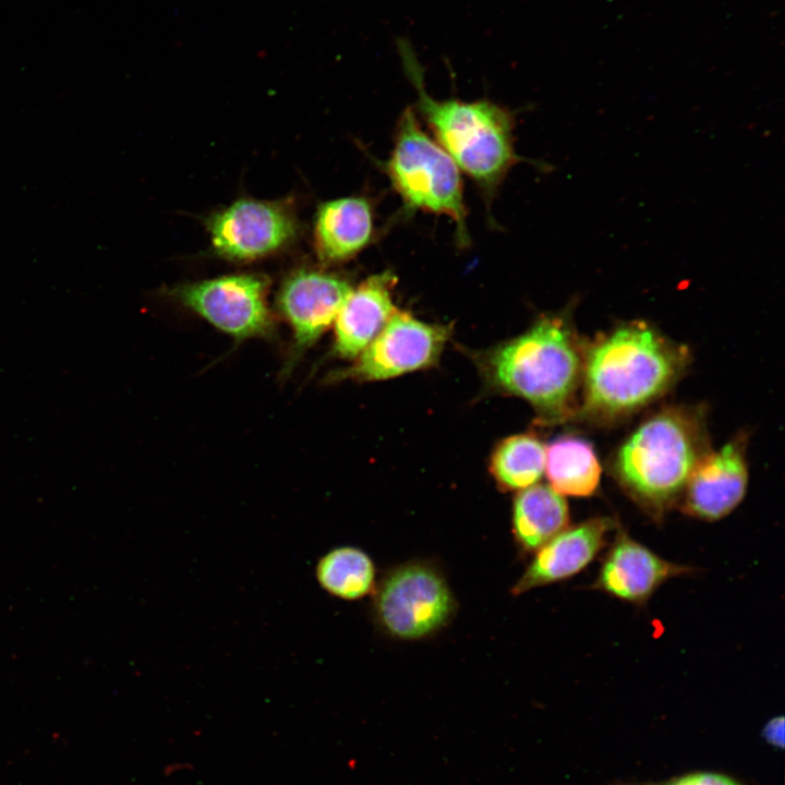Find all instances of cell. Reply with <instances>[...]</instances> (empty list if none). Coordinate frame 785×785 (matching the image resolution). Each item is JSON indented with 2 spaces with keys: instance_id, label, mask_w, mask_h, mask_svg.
Instances as JSON below:
<instances>
[{
  "instance_id": "cell-1",
  "label": "cell",
  "mask_w": 785,
  "mask_h": 785,
  "mask_svg": "<svg viewBox=\"0 0 785 785\" xmlns=\"http://www.w3.org/2000/svg\"><path fill=\"white\" fill-rule=\"evenodd\" d=\"M396 45L403 70L416 92V109L437 143L491 197L509 169L521 160L514 146L512 114L487 99L433 98L424 88L423 68L409 40L397 38Z\"/></svg>"
},
{
  "instance_id": "cell-2",
  "label": "cell",
  "mask_w": 785,
  "mask_h": 785,
  "mask_svg": "<svg viewBox=\"0 0 785 785\" xmlns=\"http://www.w3.org/2000/svg\"><path fill=\"white\" fill-rule=\"evenodd\" d=\"M478 364L491 387L526 399L547 421L567 415L583 367L561 315L541 317L523 334L481 353Z\"/></svg>"
},
{
  "instance_id": "cell-3",
  "label": "cell",
  "mask_w": 785,
  "mask_h": 785,
  "mask_svg": "<svg viewBox=\"0 0 785 785\" xmlns=\"http://www.w3.org/2000/svg\"><path fill=\"white\" fill-rule=\"evenodd\" d=\"M684 359L679 348L645 324L617 328L583 361L585 412L611 418L649 403L675 382Z\"/></svg>"
},
{
  "instance_id": "cell-4",
  "label": "cell",
  "mask_w": 785,
  "mask_h": 785,
  "mask_svg": "<svg viewBox=\"0 0 785 785\" xmlns=\"http://www.w3.org/2000/svg\"><path fill=\"white\" fill-rule=\"evenodd\" d=\"M704 455L696 422L684 411L671 409L637 427L620 446L614 467L628 494L660 515L683 495Z\"/></svg>"
},
{
  "instance_id": "cell-5",
  "label": "cell",
  "mask_w": 785,
  "mask_h": 785,
  "mask_svg": "<svg viewBox=\"0 0 785 785\" xmlns=\"http://www.w3.org/2000/svg\"><path fill=\"white\" fill-rule=\"evenodd\" d=\"M459 170L444 148L422 130L413 108H407L384 171L407 213L421 210L449 217L455 222L456 240L464 247L470 235Z\"/></svg>"
},
{
  "instance_id": "cell-6",
  "label": "cell",
  "mask_w": 785,
  "mask_h": 785,
  "mask_svg": "<svg viewBox=\"0 0 785 785\" xmlns=\"http://www.w3.org/2000/svg\"><path fill=\"white\" fill-rule=\"evenodd\" d=\"M456 602L443 575L424 563H407L381 581L374 601L378 624L391 637L418 640L452 617Z\"/></svg>"
},
{
  "instance_id": "cell-7",
  "label": "cell",
  "mask_w": 785,
  "mask_h": 785,
  "mask_svg": "<svg viewBox=\"0 0 785 785\" xmlns=\"http://www.w3.org/2000/svg\"><path fill=\"white\" fill-rule=\"evenodd\" d=\"M171 295L237 340L274 333L267 281L258 275H228L186 283L174 288Z\"/></svg>"
},
{
  "instance_id": "cell-8",
  "label": "cell",
  "mask_w": 785,
  "mask_h": 785,
  "mask_svg": "<svg viewBox=\"0 0 785 785\" xmlns=\"http://www.w3.org/2000/svg\"><path fill=\"white\" fill-rule=\"evenodd\" d=\"M451 333L450 326L428 324L396 309L384 328L336 374L338 381H382L436 364Z\"/></svg>"
},
{
  "instance_id": "cell-9",
  "label": "cell",
  "mask_w": 785,
  "mask_h": 785,
  "mask_svg": "<svg viewBox=\"0 0 785 785\" xmlns=\"http://www.w3.org/2000/svg\"><path fill=\"white\" fill-rule=\"evenodd\" d=\"M207 228L219 255L253 261L286 246L297 233V221L281 203L243 198L213 214Z\"/></svg>"
},
{
  "instance_id": "cell-10",
  "label": "cell",
  "mask_w": 785,
  "mask_h": 785,
  "mask_svg": "<svg viewBox=\"0 0 785 785\" xmlns=\"http://www.w3.org/2000/svg\"><path fill=\"white\" fill-rule=\"evenodd\" d=\"M351 290L345 278L315 269H300L282 282L277 305L293 340L287 371L334 324Z\"/></svg>"
},
{
  "instance_id": "cell-11",
  "label": "cell",
  "mask_w": 785,
  "mask_h": 785,
  "mask_svg": "<svg viewBox=\"0 0 785 785\" xmlns=\"http://www.w3.org/2000/svg\"><path fill=\"white\" fill-rule=\"evenodd\" d=\"M748 471L740 443L730 442L704 455L684 490L685 512L714 521L732 512L742 500Z\"/></svg>"
},
{
  "instance_id": "cell-12",
  "label": "cell",
  "mask_w": 785,
  "mask_h": 785,
  "mask_svg": "<svg viewBox=\"0 0 785 785\" xmlns=\"http://www.w3.org/2000/svg\"><path fill=\"white\" fill-rule=\"evenodd\" d=\"M690 570L663 559L620 533L605 555L593 588L619 600L641 604L666 580Z\"/></svg>"
},
{
  "instance_id": "cell-13",
  "label": "cell",
  "mask_w": 785,
  "mask_h": 785,
  "mask_svg": "<svg viewBox=\"0 0 785 785\" xmlns=\"http://www.w3.org/2000/svg\"><path fill=\"white\" fill-rule=\"evenodd\" d=\"M613 528L608 518H592L567 527L535 552L512 593L521 594L580 572L601 552Z\"/></svg>"
},
{
  "instance_id": "cell-14",
  "label": "cell",
  "mask_w": 785,
  "mask_h": 785,
  "mask_svg": "<svg viewBox=\"0 0 785 785\" xmlns=\"http://www.w3.org/2000/svg\"><path fill=\"white\" fill-rule=\"evenodd\" d=\"M396 282V276L386 270L352 288L334 322L336 355L354 359L379 334L396 311L391 295Z\"/></svg>"
},
{
  "instance_id": "cell-15",
  "label": "cell",
  "mask_w": 785,
  "mask_h": 785,
  "mask_svg": "<svg viewBox=\"0 0 785 785\" xmlns=\"http://www.w3.org/2000/svg\"><path fill=\"white\" fill-rule=\"evenodd\" d=\"M370 203L359 196L323 203L314 224V246L324 264L346 262L360 253L373 237Z\"/></svg>"
},
{
  "instance_id": "cell-16",
  "label": "cell",
  "mask_w": 785,
  "mask_h": 785,
  "mask_svg": "<svg viewBox=\"0 0 785 785\" xmlns=\"http://www.w3.org/2000/svg\"><path fill=\"white\" fill-rule=\"evenodd\" d=\"M569 512L564 495L552 486L534 484L521 490L512 507V532L524 552L535 553L568 527Z\"/></svg>"
},
{
  "instance_id": "cell-17",
  "label": "cell",
  "mask_w": 785,
  "mask_h": 785,
  "mask_svg": "<svg viewBox=\"0 0 785 785\" xmlns=\"http://www.w3.org/2000/svg\"><path fill=\"white\" fill-rule=\"evenodd\" d=\"M545 472L559 494L587 497L599 486L601 466L592 444L581 437L563 436L545 448Z\"/></svg>"
},
{
  "instance_id": "cell-18",
  "label": "cell",
  "mask_w": 785,
  "mask_h": 785,
  "mask_svg": "<svg viewBox=\"0 0 785 785\" xmlns=\"http://www.w3.org/2000/svg\"><path fill=\"white\" fill-rule=\"evenodd\" d=\"M315 577L325 592L341 600L354 601L373 591L375 566L364 551L340 546L318 559Z\"/></svg>"
},
{
  "instance_id": "cell-19",
  "label": "cell",
  "mask_w": 785,
  "mask_h": 785,
  "mask_svg": "<svg viewBox=\"0 0 785 785\" xmlns=\"http://www.w3.org/2000/svg\"><path fill=\"white\" fill-rule=\"evenodd\" d=\"M490 471L504 491L532 486L545 471V446L531 434L507 437L493 451Z\"/></svg>"
},
{
  "instance_id": "cell-20",
  "label": "cell",
  "mask_w": 785,
  "mask_h": 785,
  "mask_svg": "<svg viewBox=\"0 0 785 785\" xmlns=\"http://www.w3.org/2000/svg\"><path fill=\"white\" fill-rule=\"evenodd\" d=\"M664 785H739L733 778L711 772L691 773Z\"/></svg>"
},
{
  "instance_id": "cell-21",
  "label": "cell",
  "mask_w": 785,
  "mask_h": 785,
  "mask_svg": "<svg viewBox=\"0 0 785 785\" xmlns=\"http://www.w3.org/2000/svg\"><path fill=\"white\" fill-rule=\"evenodd\" d=\"M784 718L783 716L774 717L766 723L763 729L765 740L776 747L783 748L784 745Z\"/></svg>"
}]
</instances>
